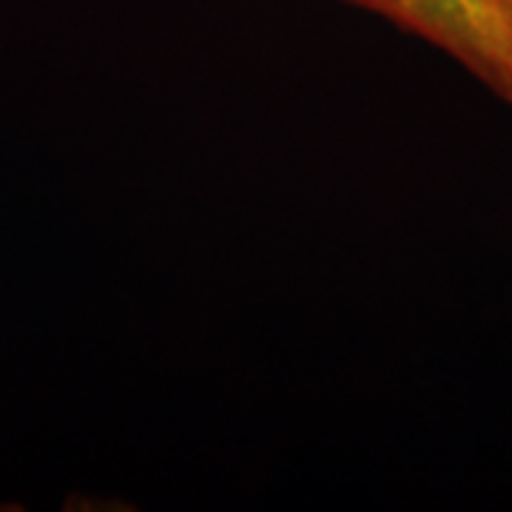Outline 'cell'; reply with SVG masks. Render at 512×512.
Wrapping results in <instances>:
<instances>
[{
    "instance_id": "6da1fadb",
    "label": "cell",
    "mask_w": 512,
    "mask_h": 512,
    "mask_svg": "<svg viewBox=\"0 0 512 512\" xmlns=\"http://www.w3.org/2000/svg\"><path fill=\"white\" fill-rule=\"evenodd\" d=\"M439 49L512 109V32L490 0H345Z\"/></svg>"
},
{
    "instance_id": "7a4b0ae2",
    "label": "cell",
    "mask_w": 512,
    "mask_h": 512,
    "mask_svg": "<svg viewBox=\"0 0 512 512\" xmlns=\"http://www.w3.org/2000/svg\"><path fill=\"white\" fill-rule=\"evenodd\" d=\"M490 6H493L495 12H498V18L507 23V29L512 32V0H490Z\"/></svg>"
}]
</instances>
